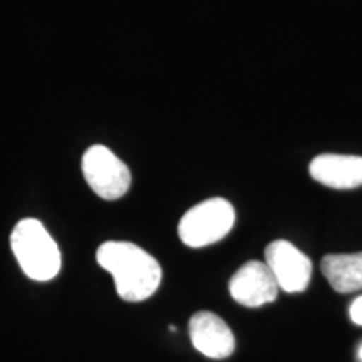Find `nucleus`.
<instances>
[{
  "label": "nucleus",
  "instance_id": "f257e3e1",
  "mask_svg": "<svg viewBox=\"0 0 362 362\" xmlns=\"http://www.w3.org/2000/svg\"><path fill=\"white\" fill-rule=\"evenodd\" d=\"M98 264L115 279L116 292L126 302H143L161 284V265L141 247L129 242H106L96 252Z\"/></svg>",
  "mask_w": 362,
  "mask_h": 362
},
{
  "label": "nucleus",
  "instance_id": "f03ea898",
  "mask_svg": "<svg viewBox=\"0 0 362 362\" xmlns=\"http://www.w3.org/2000/svg\"><path fill=\"white\" fill-rule=\"evenodd\" d=\"M11 248L29 279L47 282L61 270V250L39 220H21L11 233Z\"/></svg>",
  "mask_w": 362,
  "mask_h": 362
},
{
  "label": "nucleus",
  "instance_id": "7ed1b4c3",
  "mask_svg": "<svg viewBox=\"0 0 362 362\" xmlns=\"http://www.w3.org/2000/svg\"><path fill=\"white\" fill-rule=\"evenodd\" d=\"M235 210L225 198H210L189 208L180 220L178 235L189 248H203L220 242L232 232Z\"/></svg>",
  "mask_w": 362,
  "mask_h": 362
},
{
  "label": "nucleus",
  "instance_id": "20e7f679",
  "mask_svg": "<svg viewBox=\"0 0 362 362\" xmlns=\"http://www.w3.org/2000/svg\"><path fill=\"white\" fill-rule=\"evenodd\" d=\"M86 183L103 200H119L131 187V171L107 146L93 144L81 161Z\"/></svg>",
  "mask_w": 362,
  "mask_h": 362
},
{
  "label": "nucleus",
  "instance_id": "39448f33",
  "mask_svg": "<svg viewBox=\"0 0 362 362\" xmlns=\"http://www.w3.org/2000/svg\"><path fill=\"white\" fill-rule=\"evenodd\" d=\"M265 264L277 280L280 291L298 293L309 287L312 262L287 240H275L265 248Z\"/></svg>",
  "mask_w": 362,
  "mask_h": 362
},
{
  "label": "nucleus",
  "instance_id": "423d86ee",
  "mask_svg": "<svg viewBox=\"0 0 362 362\" xmlns=\"http://www.w3.org/2000/svg\"><path fill=\"white\" fill-rule=\"evenodd\" d=\"M230 296L245 307H262L274 302L279 296V284L265 262H247L235 272L230 280Z\"/></svg>",
  "mask_w": 362,
  "mask_h": 362
},
{
  "label": "nucleus",
  "instance_id": "0eeeda50",
  "mask_svg": "<svg viewBox=\"0 0 362 362\" xmlns=\"http://www.w3.org/2000/svg\"><path fill=\"white\" fill-rule=\"evenodd\" d=\"M189 339L194 349L210 359H225L235 351L232 330L214 312H197L189 319Z\"/></svg>",
  "mask_w": 362,
  "mask_h": 362
},
{
  "label": "nucleus",
  "instance_id": "6e6552de",
  "mask_svg": "<svg viewBox=\"0 0 362 362\" xmlns=\"http://www.w3.org/2000/svg\"><path fill=\"white\" fill-rule=\"evenodd\" d=\"M309 173L317 183L334 189L362 187V156L325 153L312 160Z\"/></svg>",
  "mask_w": 362,
  "mask_h": 362
},
{
  "label": "nucleus",
  "instance_id": "1a4fd4ad",
  "mask_svg": "<svg viewBox=\"0 0 362 362\" xmlns=\"http://www.w3.org/2000/svg\"><path fill=\"white\" fill-rule=\"evenodd\" d=\"M322 274L339 293L362 291V252L330 253L322 259Z\"/></svg>",
  "mask_w": 362,
  "mask_h": 362
},
{
  "label": "nucleus",
  "instance_id": "9d476101",
  "mask_svg": "<svg viewBox=\"0 0 362 362\" xmlns=\"http://www.w3.org/2000/svg\"><path fill=\"white\" fill-rule=\"evenodd\" d=\"M349 315H351L352 322L357 325H362V296L357 297L356 300L351 304Z\"/></svg>",
  "mask_w": 362,
  "mask_h": 362
},
{
  "label": "nucleus",
  "instance_id": "9b49d317",
  "mask_svg": "<svg viewBox=\"0 0 362 362\" xmlns=\"http://www.w3.org/2000/svg\"><path fill=\"white\" fill-rule=\"evenodd\" d=\"M357 354H359V359L362 361V344H361V347H359V352H357Z\"/></svg>",
  "mask_w": 362,
  "mask_h": 362
}]
</instances>
